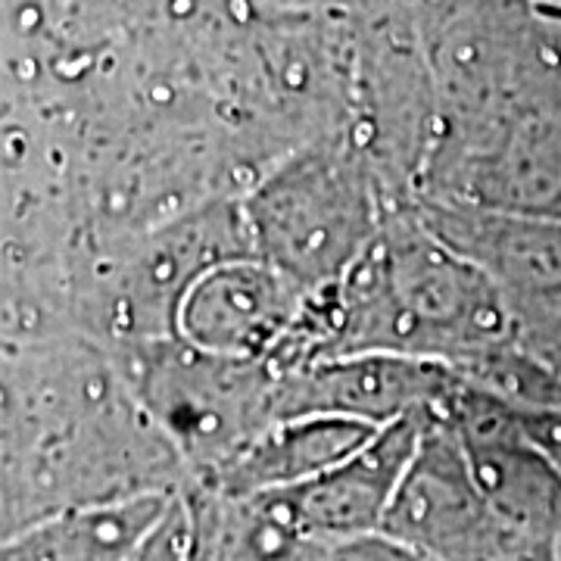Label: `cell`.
<instances>
[{
  "mask_svg": "<svg viewBox=\"0 0 561 561\" xmlns=\"http://www.w3.org/2000/svg\"><path fill=\"white\" fill-rule=\"evenodd\" d=\"M238 206L250 253L306 297L337 284L393 213L378 175L346 140L290 153Z\"/></svg>",
  "mask_w": 561,
  "mask_h": 561,
  "instance_id": "cell-1",
  "label": "cell"
},
{
  "mask_svg": "<svg viewBox=\"0 0 561 561\" xmlns=\"http://www.w3.org/2000/svg\"><path fill=\"white\" fill-rule=\"evenodd\" d=\"M381 534L437 561H493L534 542L515 537L490 508L446 409L421 427Z\"/></svg>",
  "mask_w": 561,
  "mask_h": 561,
  "instance_id": "cell-2",
  "label": "cell"
},
{
  "mask_svg": "<svg viewBox=\"0 0 561 561\" xmlns=\"http://www.w3.org/2000/svg\"><path fill=\"white\" fill-rule=\"evenodd\" d=\"M278 375V421L331 415L371 427L443 412L461 387L449 368L402 356H343Z\"/></svg>",
  "mask_w": 561,
  "mask_h": 561,
  "instance_id": "cell-3",
  "label": "cell"
},
{
  "mask_svg": "<svg viewBox=\"0 0 561 561\" xmlns=\"http://www.w3.org/2000/svg\"><path fill=\"white\" fill-rule=\"evenodd\" d=\"M306 300L256 256H234L194 280L179 306L172 337L219 356L272 362Z\"/></svg>",
  "mask_w": 561,
  "mask_h": 561,
  "instance_id": "cell-4",
  "label": "cell"
},
{
  "mask_svg": "<svg viewBox=\"0 0 561 561\" xmlns=\"http://www.w3.org/2000/svg\"><path fill=\"white\" fill-rule=\"evenodd\" d=\"M431 415H412L387 424L334 468L260 496L275 502L306 537L328 546L381 534L383 515L400 486L405 465L419 446L421 427Z\"/></svg>",
  "mask_w": 561,
  "mask_h": 561,
  "instance_id": "cell-5",
  "label": "cell"
},
{
  "mask_svg": "<svg viewBox=\"0 0 561 561\" xmlns=\"http://www.w3.org/2000/svg\"><path fill=\"white\" fill-rule=\"evenodd\" d=\"M412 206L440 241L468 256L500 287L508 306L561 290V221L446 203Z\"/></svg>",
  "mask_w": 561,
  "mask_h": 561,
  "instance_id": "cell-6",
  "label": "cell"
},
{
  "mask_svg": "<svg viewBox=\"0 0 561 561\" xmlns=\"http://www.w3.org/2000/svg\"><path fill=\"white\" fill-rule=\"evenodd\" d=\"M381 427L331 415H302V419L275 421L250 446L206 481L187 490H203L216 496H260L309 481L337 461L353 456L371 440Z\"/></svg>",
  "mask_w": 561,
  "mask_h": 561,
  "instance_id": "cell-7",
  "label": "cell"
},
{
  "mask_svg": "<svg viewBox=\"0 0 561 561\" xmlns=\"http://www.w3.org/2000/svg\"><path fill=\"white\" fill-rule=\"evenodd\" d=\"M181 496L91 505L0 537V561H128Z\"/></svg>",
  "mask_w": 561,
  "mask_h": 561,
  "instance_id": "cell-8",
  "label": "cell"
},
{
  "mask_svg": "<svg viewBox=\"0 0 561 561\" xmlns=\"http://www.w3.org/2000/svg\"><path fill=\"white\" fill-rule=\"evenodd\" d=\"M187 542L203 561H328L331 546L306 537L268 496L184 490Z\"/></svg>",
  "mask_w": 561,
  "mask_h": 561,
  "instance_id": "cell-9",
  "label": "cell"
},
{
  "mask_svg": "<svg viewBox=\"0 0 561 561\" xmlns=\"http://www.w3.org/2000/svg\"><path fill=\"white\" fill-rule=\"evenodd\" d=\"M527 443L561 478V402L559 405H512Z\"/></svg>",
  "mask_w": 561,
  "mask_h": 561,
  "instance_id": "cell-10",
  "label": "cell"
},
{
  "mask_svg": "<svg viewBox=\"0 0 561 561\" xmlns=\"http://www.w3.org/2000/svg\"><path fill=\"white\" fill-rule=\"evenodd\" d=\"M184 556H187V512H184V500H179L175 508L165 515V522L128 561H184Z\"/></svg>",
  "mask_w": 561,
  "mask_h": 561,
  "instance_id": "cell-11",
  "label": "cell"
},
{
  "mask_svg": "<svg viewBox=\"0 0 561 561\" xmlns=\"http://www.w3.org/2000/svg\"><path fill=\"white\" fill-rule=\"evenodd\" d=\"M328 561H437L421 556L415 549L402 546V542L390 540L383 534H371V537H359V540L337 542L331 546Z\"/></svg>",
  "mask_w": 561,
  "mask_h": 561,
  "instance_id": "cell-12",
  "label": "cell"
},
{
  "mask_svg": "<svg viewBox=\"0 0 561 561\" xmlns=\"http://www.w3.org/2000/svg\"><path fill=\"white\" fill-rule=\"evenodd\" d=\"M493 561H559V549L552 542H522Z\"/></svg>",
  "mask_w": 561,
  "mask_h": 561,
  "instance_id": "cell-13",
  "label": "cell"
},
{
  "mask_svg": "<svg viewBox=\"0 0 561 561\" xmlns=\"http://www.w3.org/2000/svg\"><path fill=\"white\" fill-rule=\"evenodd\" d=\"M556 549H559V561H561V537H559V546H556Z\"/></svg>",
  "mask_w": 561,
  "mask_h": 561,
  "instance_id": "cell-14",
  "label": "cell"
}]
</instances>
